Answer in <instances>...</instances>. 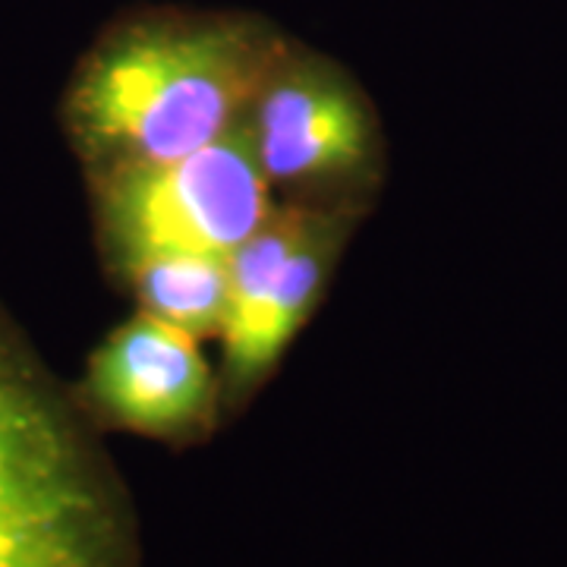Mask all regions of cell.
I'll list each match as a JSON object with an SVG mask.
<instances>
[{
	"instance_id": "1",
	"label": "cell",
	"mask_w": 567,
	"mask_h": 567,
	"mask_svg": "<svg viewBox=\"0 0 567 567\" xmlns=\"http://www.w3.org/2000/svg\"><path fill=\"white\" fill-rule=\"evenodd\" d=\"M287 41L244 17H142L73 73L63 126L85 174L162 164L240 130Z\"/></svg>"
},
{
	"instance_id": "2",
	"label": "cell",
	"mask_w": 567,
	"mask_h": 567,
	"mask_svg": "<svg viewBox=\"0 0 567 567\" xmlns=\"http://www.w3.org/2000/svg\"><path fill=\"white\" fill-rule=\"evenodd\" d=\"M0 567H140L121 476L0 312Z\"/></svg>"
},
{
	"instance_id": "3",
	"label": "cell",
	"mask_w": 567,
	"mask_h": 567,
	"mask_svg": "<svg viewBox=\"0 0 567 567\" xmlns=\"http://www.w3.org/2000/svg\"><path fill=\"white\" fill-rule=\"evenodd\" d=\"M89 186L114 268L164 252L230 259L278 208L246 123L174 162L95 171Z\"/></svg>"
},
{
	"instance_id": "4",
	"label": "cell",
	"mask_w": 567,
	"mask_h": 567,
	"mask_svg": "<svg viewBox=\"0 0 567 567\" xmlns=\"http://www.w3.org/2000/svg\"><path fill=\"white\" fill-rule=\"evenodd\" d=\"M357 205H281L227 259L221 328L224 410L246 404L281 363L328 287Z\"/></svg>"
},
{
	"instance_id": "5",
	"label": "cell",
	"mask_w": 567,
	"mask_h": 567,
	"mask_svg": "<svg viewBox=\"0 0 567 567\" xmlns=\"http://www.w3.org/2000/svg\"><path fill=\"white\" fill-rule=\"evenodd\" d=\"M256 162L297 203L357 205L382 164L365 95L316 54L284 48L246 117Z\"/></svg>"
},
{
	"instance_id": "6",
	"label": "cell",
	"mask_w": 567,
	"mask_h": 567,
	"mask_svg": "<svg viewBox=\"0 0 567 567\" xmlns=\"http://www.w3.org/2000/svg\"><path fill=\"white\" fill-rule=\"evenodd\" d=\"M73 394L95 429L164 445L203 442L224 410L221 379L199 338L142 309L92 350Z\"/></svg>"
},
{
	"instance_id": "7",
	"label": "cell",
	"mask_w": 567,
	"mask_h": 567,
	"mask_svg": "<svg viewBox=\"0 0 567 567\" xmlns=\"http://www.w3.org/2000/svg\"><path fill=\"white\" fill-rule=\"evenodd\" d=\"M114 271L133 290L142 312L177 324L199 341L218 334L227 306V259L164 252L123 262Z\"/></svg>"
}]
</instances>
